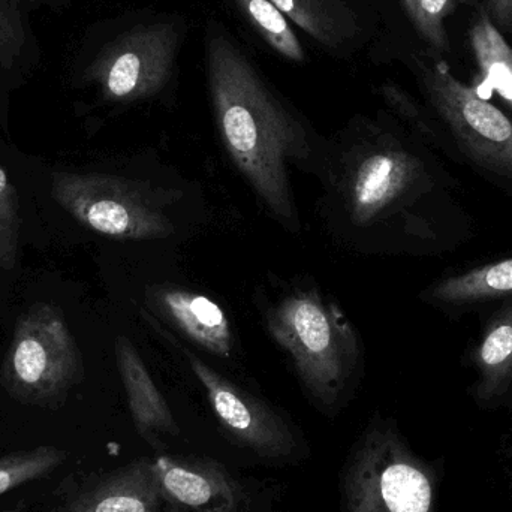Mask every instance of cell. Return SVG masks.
<instances>
[{
    "label": "cell",
    "mask_w": 512,
    "mask_h": 512,
    "mask_svg": "<svg viewBox=\"0 0 512 512\" xmlns=\"http://www.w3.org/2000/svg\"><path fill=\"white\" fill-rule=\"evenodd\" d=\"M307 35L331 50L348 45L358 35V21L345 0H271Z\"/></svg>",
    "instance_id": "e0dca14e"
},
{
    "label": "cell",
    "mask_w": 512,
    "mask_h": 512,
    "mask_svg": "<svg viewBox=\"0 0 512 512\" xmlns=\"http://www.w3.org/2000/svg\"><path fill=\"white\" fill-rule=\"evenodd\" d=\"M475 0H402L403 8L418 35L435 53L450 50L445 20L457 11L462 3L471 5Z\"/></svg>",
    "instance_id": "44dd1931"
},
{
    "label": "cell",
    "mask_w": 512,
    "mask_h": 512,
    "mask_svg": "<svg viewBox=\"0 0 512 512\" xmlns=\"http://www.w3.org/2000/svg\"><path fill=\"white\" fill-rule=\"evenodd\" d=\"M153 469L162 508L170 512H240L245 505L242 484L216 460L158 456Z\"/></svg>",
    "instance_id": "30bf717a"
},
{
    "label": "cell",
    "mask_w": 512,
    "mask_h": 512,
    "mask_svg": "<svg viewBox=\"0 0 512 512\" xmlns=\"http://www.w3.org/2000/svg\"><path fill=\"white\" fill-rule=\"evenodd\" d=\"M342 512H439L438 480L391 421L375 418L340 477Z\"/></svg>",
    "instance_id": "3957f363"
},
{
    "label": "cell",
    "mask_w": 512,
    "mask_h": 512,
    "mask_svg": "<svg viewBox=\"0 0 512 512\" xmlns=\"http://www.w3.org/2000/svg\"><path fill=\"white\" fill-rule=\"evenodd\" d=\"M84 379L83 355L60 307L35 303L18 318L0 369L9 397L59 409Z\"/></svg>",
    "instance_id": "277c9868"
},
{
    "label": "cell",
    "mask_w": 512,
    "mask_h": 512,
    "mask_svg": "<svg viewBox=\"0 0 512 512\" xmlns=\"http://www.w3.org/2000/svg\"><path fill=\"white\" fill-rule=\"evenodd\" d=\"M51 197L93 233L117 240H159L174 233L164 204L147 183L104 173L56 171Z\"/></svg>",
    "instance_id": "5b68a950"
},
{
    "label": "cell",
    "mask_w": 512,
    "mask_h": 512,
    "mask_svg": "<svg viewBox=\"0 0 512 512\" xmlns=\"http://www.w3.org/2000/svg\"><path fill=\"white\" fill-rule=\"evenodd\" d=\"M484 6L502 33H512V0H486Z\"/></svg>",
    "instance_id": "603a6c76"
},
{
    "label": "cell",
    "mask_w": 512,
    "mask_h": 512,
    "mask_svg": "<svg viewBox=\"0 0 512 512\" xmlns=\"http://www.w3.org/2000/svg\"><path fill=\"white\" fill-rule=\"evenodd\" d=\"M203 385L213 414L234 444L270 463H288L303 454L291 424L264 400L216 372L189 349H182Z\"/></svg>",
    "instance_id": "9c48e42d"
},
{
    "label": "cell",
    "mask_w": 512,
    "mask_h": 512,
    "mask_svg": "<svg viewBox=\"0 0 512 512\" xmlns=\"http://www.w3.org/2000/svg\"><path fill=\"white\" fill-rule=\"evenodd\" d=\"M20 227L17 189L0 167V268L3 270H14L17 265Z\"/></svg>",
    "instance_id": "7402d4cb"
},
{
    "label": "cell",
    "mask_w": 512,
    "mask_h": 512,
    "mask_svg": "<svg viewBox=\"0 0 512 512\" xmlns=\"http://www.w3.org/2000/svg\"><path fill=\"white\" fill-rule=\"evenodd\" d=\"M469 44L480 74L481 84L475 89L486 99L498 93L512 110V47L484 5H478L475 12Z\"/></svg>",
    "instance_id": "2e32d148"
},
{
    "label": "cell",
    "mask_w": 512,
    "mask_h": 512,
    "mask_svg": "<svg viewBox=\"0 0 512 512\" xmlns=\"http://www.w3.org/2000/svg\"><path fill=\"white\" fill-rule=\"evenodd\" d=\"M23 6L24 11L30 15V12L38 11L42 6H48L53 11H63L71 5L72 0H18Z\"/></svg>",
    "instance_id": "cb8c5ba5"
},
{
    "label": "cell",
    "mask_w": 512,
    "mask_h": 512,
    "mask_svg": "<svg viewBox=\"0 0 512 512\" xmlns=\"http://www.w3.org/2000/svg\"><path fill=\"white\" fill-rule=\"evenodd\" d=\"M66 453L56 447H38L17 451L0 459V496L23 484L41 480L59 468Z\"/></svg>",
    "instance_id": "ffe728a7"
},
{
    "label": "cell",
    "mask_w": 512,
    "mask_h": 512,
    "mask_svg": "<svg viewBox=\"0 0 512 512\" xmlns=\"http://www.w3.org/2000/svg\"><path fill=\"white\" fill-rule=\"evenodd\" d=\"M427 295L444 306H466L512 295V258L447 277Z\"/></svg>",
    "instance_id": "ac0fdd59"
},
{
    "label": "cell",
    "mask_w": 512,
    "mask_h": 512,
    "mask_svg": "<svg viewBox=\"0 0 512 512\" xmlns=\"http://www.w3.org/2000/svg\"><path fill=\"white\" fill-rule=\"evenodd\" d=\"M249 23L274 51L295 63L306 62V51L288 17L271 0H236Z\"/></svg>",
    "instance_id": "d6986e66"
},
{
    "label": "cell",
    "mask_w": 512,
    "mask_h": 512,
    "mask_svg": "<svg viewBox=\"0 0 512 512\" xmlns=\"http://www.w3.org/2000/svg\"><path fill=\"white\" fill-rule=\"evenodd\" d=\"M0 512H20V508H12V510H5Z\"/></svg>",
    "instance_id": "d4e9b609"
},
{
    "label": "cell",
    "mask_w": 512,
    "mask_h": 512,
    "mask_svg": "<svg viewBox=\"0 0 512 512\" xmlns=\"http://www.w3.org/2000/svg\"><path fill=\"white\" fill-rule=\"evenodd\" d=\"M426 171L420 159L393 140L358 147L343 165V206L352 224L375 227L415 197Z\"/></svg>",
    "instance_id": "ba28073f"
},
{
    "label": "cell",
    "mask_w": 512,
    "mask_h": 512,
    "mask_svg": "<svg viewBox=\"0 0 512 512\" xmlns=\"http://www.w3.org/2000/svg\"><path fill=\"white\" fill-rule=\"evenodd\" d=\"M114 352L138 435L153 450H164L165 439L174 438L180 433L167 400L156 387L143 358L128 337H117Z\"/></svg>",
    "instance_id": "8fae6325"
},
{
    "label": "cell",
    "mask_w": 512,
    "mask_h": 512,
    "mask_svg": "<svg viewBox=\"0 0 512 512\" xmlns=\"http://www.w3.org/2000/svg\"><path fill=\"white\" fill-rule=\"evenodd\" d=\"M152 459H138L99 478L69 501L68 512H161Z\"/></svg>",
    "instance_id": "4fadbf2b"
},
{
    "label": "cell",
    "mask_w": 512,
    "mask_h": 512,
    "mask_svg": "<svg viewBox=\"0 0 512 512\" xmlns=\"http://www.w3.org/2000/svg\"><path fill=\"white\" fill-rule=\"evenodd\" d=\"M180 36L174 23L134 26L96 53L84 69V81L113 104L153 98L173 75Z\"/></svg>",
    "instance_id": "8992f818"
},
{
    "label": "cell",
    "mask_w": 512,
    "mask_h": 512,
    "mask_svg": "<svg viewBox=\"0 0 512 512\" xmlns=\"http://www.w3.org/2000/svg\"><path fill=\"white\" fill-rule=\"evenodd\" d=\"M153 306L173 322L177 330L204 351L219 358L233 352V330L221 306L207 295L177 286H161L150 292Z\"/></svg>",
    "instance_id": "7c38bea8"
},
{
    "label": "cell",
    "mask_w": 512,
    "mask_h": 512,
    "mask_svg": "<svg viewBox=\"0 0 512 512\" xmlns=\"http://www.w3.org/2000/svg\"><path fill=\"white\" fill-rule=\"evenodd\" d=\"M206 65L225 150L265 207L289 230H297L288 165L309 159L306 131L224 33L207 36Z\"/></svg>",
    "instance_id": "6da1fadb"
},
{
    "label": "cell",
    "mask_w": 512,
    "mask_h": 512,
    "mask_svg": "<svg viewBox=\"0 0 512 512\" xmlns=\"http://www.w3.org/2000/svg\"><path fill=\"white\" fill-rule=\"evenodd\" d=\"M29 14L18 0H0V123L8 132L9 102L38 63Z\"/></svg>",
    "instance_id": "5bb4252c"
},
{
    "label": "cell",
    "mask_w": 512,
    "mask_h": 512,
    "mask_svg": "<svg viewBox=\"0 0 512 512\" xmlns=\"http://www.w3.org/2000/svg\"><path fill=\"white\" fill-rule=\"evenodd\" d=\"M265 319L313 403L325 414L337 411L351 393L361 360L357 330L343 310L316 289H300L271 307Z\"/></svg>",
    "instance_id": "7a4b0ae2"
},
{
    "label": "cell",
    "mask_w": 512,
    "mask_h": 512,
    "mask_svg": "<svg viewBox=\"0 0 512 512\" xmlns=\"http://www.w3.org/2000/svg\"><path fill=\"white\" fill-rule=\"evenodd\" d=\"M423 86L457 146L474 164L512 183V120L444 63L423 66Z\"/></svg>",
    "instance_id": "52a82bcc"
},
{
    "label": "cell",
    "mask_w": 512,
    "mask_h": 512,
    "mask_svg": "<svg viewBox=\"0 0 512 512\" xmlns=\"http://www.w3.org/2000/svg\"><path fill=\"white\" fill-rule=\"evenodd\" d=\"M477 372L474 394L478 402L504 399L512 390V301L493 313L477 348L472 352Z\"/></svg>",
    "instance_id": "9a60e30c"
}]
</instances>
